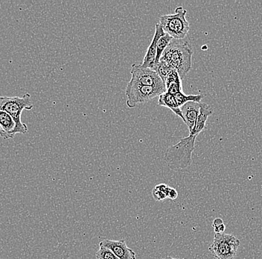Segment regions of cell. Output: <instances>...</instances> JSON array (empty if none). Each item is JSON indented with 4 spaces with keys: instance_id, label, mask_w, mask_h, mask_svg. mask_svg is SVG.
I'll use <instances>...</instances> for the list:
<instances>
[{
    "instance_id": "3",
    "label": "cell",
    "mask_w": 262,
    "mask_h": 259,
    "mask_svg": "<svg viewBox=\"0 0 262 259\" xmlns=\"http://www.w3.org/2000/svg\"><path fill=\"white\" fill-rule=\"evenodd\" d=\"M33 107L34 106L31 102V95L29 93H26L22 97L0 96V111L7 113L14 119L19 134H26L28 132L27 126L21 121L23 111L24 110L30 111Z\"/></svg>"
},
{
    "instance_id": "19",
    "label": "cell",
    "mask_w": 262,
    "mask_h": 259,
    "mask_svg": "<svg viewBox=\"0 0 262 259\" xmlns=\"http://www.w3.org/2000/svg\"><path fill=\"white\" fill-rule=\"evenodd\" d=\"M182 89H183V86H182L181 79L173 82L166 86V92L173 96L178 93L181 92Z\"/></svg>"
},
{
    "instance_id": "7",
    "label": "cell",
    "mask_w": 262,
    "mask_h": 259,
    "mask_svg": "<svg viewBox=\"0 0 262 259\" xmlns=\"http://www.w3.org/2000/svg\"><path fill=\"white\" fill-rule=\"evenodd\" d=\"M131 80L145 86L155 87L166 90L165 84L159 75L150 68H144L141 65H134L131 69Z\"/></svg>"
},
{
    "instance_id": "10",
    "label": "cell",
    "mask_w": 262,
    "mask_h": 259,
    "mask_svg": "<svg viewBox=\"0 0 262 259\" xmlns=\"http://www.w3.org/2000/svg\"><path fill=\"white\" fill-rule=\"evenodd\" d=\"M200 109H201V103H195V102H188L180 107L183 121L187 126L189 133L192 132L195 126L196 119L200 113Z\"/></svg>"
},
{
    "instance_id": "4",
    "label": "cell",
    "mask_w": 262,
    "mask_h": 259,
    "mask_svg": "<svg viewBox=\"0 0 262 259\" xmlns=\"http://www.w3.org/2000/svg\"><path fill=\"white\" fill-rule=\"evenodd\" d=\"M187 11L182 6L175 9L173 14H165L160 17V24L165 34L175 40H182L187 35L190 24L186 19Z\"/></svg>"
},
{
    "instance_id": "17",
    "label": "cell",
    "mask_w": 262,
    "mask_h": 259,
    "mask_svg": "<svg viewBox=\"0 0 262 259\" xmlns=\"http://www.w3.org/2000/svg\"><path fill=\"white\" fill-rule=\"evenodd\" d=\"M169 188L170 187L165 184L156 185L152 191L154 199L156 201H163L164 200L167 199Z\"/></svg>"
},
{
    "instance_id": "12",
    "label": "cell",
    "mask_w": 262,
    "mask_h": 259,
    "mask_svg": "<svg viewBox=\"0 0 262 259\" xmlns=\"http://www.w3.org/2000/svg\"><path fill=\"white\" fill-rule=\"evenodd\" d=\"M212 114L213 109L209 105L201 103V109H200V113L198 114V119H196L195 126H194L192 132L189 134L198 136L201 132H203L206 128L208 118Z\"/></svg>"
},
{
    "instance_id": "1",
    "label": "cell",
    "mask_w": 262,
    "mask_h": 259,
    "mask_svg": "<svg viewBox=\"0 0 262 259\" xmlns=\"http://www.w3.org/2000/svg\"><path fill=\"white\" fill-rule=\"evenodd\" d=\"M192 54V49L187 42L172 41L164 51L160 60L177 70L180 78L183 79L191 70Z\"/></svg>"
},
{
    "instance_id": "6",
    "label": "cell",
    "mask_w": 262,
    "mask_h": 259,
    "mask_svg": "<svg viewBox=\"0 0 262 259\" xmlns=\"http://www.w3.org/2000/svg\"><path fill=\"white\" fill-rule=\"evenodd\" d=\"M165 92H166V90L145 86L130 80L127 84L125 91L126 96H127V106L134 108L139 103H147Z\"/></svg>"
},
{
    "instance_id": "16",
    "label": "cell",
    "mask_w": 262,
    "mask_h": 259,
    "mask_svg": "<svg viewBox=\"0 0 262 259\" xmlns=\"http://www.w3.org/2000/svg\"><path fill=\"white\" fill-rule=\"evenodd\" d=\"M152 70H155L156 73L159 75V76L162 78L164 83L165 78H166L168 74L171 73L173 68H172L168 64H167L166 62L160 60L158 64H157V65L154 66Z\"/></svg>"
},
{
    "instance_id": "8",
    "label": "cell",
    "mask_w": 262,
    "mask_h": 259,
    "mask_svg": "<svg viewBox=\"0 0 262 259\" xmlns=\"http://www.w3.org/2000/svg\"><path fill=\"white\" fill-rule=\"evenodd\" d=\"M99 245L109 249L119 259H136V252L129 248L124 240H109L104 239Z\"/></svg>"
},
{
    "instance_id": "22",
    "label": "cell",
    "mask_w": 262,
    "mask_h": 259,
    "mask_svg": "<svg viewBox=\"0 0 262 259\" xmlns=\"http://www.w3.org/2000/svg\"><path fill=\"white\" fill-rule=\"evenodd\" d=\"M160 259H181V258H175V257L167 256V257H165V258H160Z\"/></svg>"
},
{
    "instance_id": "23",
    "label": "cell",
    "mask_w": 262,
    "mask_h": 259,
    "mask_svg": "<svg viewBox=\"0 0 262 259\" xmlns=\"http://www.w3.org/2000/svg\"><path fill=\"white\" fill-rule=\"evenodd\" d=\"M0 8H1V4H0Z\"/></svg>"
},
{
    "instance_id": "13",
    "label": "cell",
    "mask_w": 262,
    "mask_h": 259,
    "mask_svg": "<svg viewBox=\"0 0 262 259\" xmlns=\"http://www.w3.org/2000/svg\"><path fill=\"white\" fill-rule=\"evenodd\" d=\"M158 106H163V107L168 108L171 109L173 113L178 117L181 118L183 121V114H182L181 110L178 106L173 95L170 93L165 92L163 94L160 95L159 97Z\"/></svg>"
},
{
    "instance_id": "21",
    "label": "cell",
    "mask_w": 262,
    "mask_h": 259,
    "mask_svg": "<svg viewBox=\"0 0 262 259\" xmlns=\"http://www.w3.org/2000/svg\"><path fill=\"white\" fill-rule=\"evenodd\" d=\"M178 197V192L177 191V190L175 189V188L170 187L169 191H168V199L172 200V201H174V200H176Z\"/></svg>"
},
{
    "instance_id": "15",
    "label": "cell",
    "mask_w": 262,
    "mask_h": 259,
    "mask_svg": "<svg viewBox=\"0 0 262 259\" xmlns=\"http://www.w3.org/2000/svg\"><path fill=\"white\" fill-rule=\"evenodd\" d=\"M172 40H173V38H172L171 36L168 35V34H165L163 37H160L158 42V44H157V57H156L155 65H157V64L160 62V58H161L162 55H163L164 51L168 47V46L169 45Z\"/></svg>"
},
{
    "instance_id": "11",
    "label": "cell",
    "mask_w": 262,
    "mask_h": 259,
    "mask_svg": "<svg viewBox=\"0 0 262 259\" xmlns=\"http://www.w3.org/2000/svg\"><path fill=\"white\" fill-rule=\"evenodd\" d=\"M16 134H19V131L14 119L7 113L0 111V137L14 138Z\"/></svg>"
},
{
    "instance_id": "2",
    "label": "cell",
    "mask_w": 262,
    "mask_h": 259,
    "mask_svg": "<svg viewBox=\"0 0 262 259\" xmlns=\"http://www.w3.org/2000/svg\"><path fill=\"white\" fill-rule=\"evenodd\" d=\"M196 137L189 134L165 151L164 160L171 170H184L191 166Z\"/></svg>"
},
{
    "instance_id": "18",
    "label": "cell",
    "mask_w": 262,
    "mask_h": 259,
    "mask_svg": "<svg viewBox=\"0 0 262 259\" xmlns=\"http://www.w3.org/2000/svg\"><path fill=\"white\" fill-rule=\"evenodd\" d=\"M96 256L97 259H119L112 251L101 245H99Z\"/></svg>"
},
{
    "instance_id": "5",
    "label": "cell",
    "mask_w": 262,
    "mask_h": 259,
    "mask_svg": "<svg viewBox=\"0 0 262 259\" xmlns=\"http://www.w3.org/2000/svg\"><path fill=\"white\" fill-rule=\"evenodd\" d=\"M240 240L232 234H214L209 250L216 259H235Z\"/></svg>"
},
{
    "instance_id": "9",
    "label": "cell",
    "mask_w": 262,
    "mask_h": 259,
    "mask_svg": "<svg viewBox=\"0 0 262 259\" xmlns=\"http://www.w3.org/2000/svg\"><path fill=\"white\" fill-rule=\"evenodd\" d=\"M163 28L160 24H156L155 33L154 35L152 42L147 49L146 54H145V58L143 59V62L141 64V67L144 68H153L155 65L156 57H157V44H158L159 40L160 37L165 35Z\"/></svg>"
},
{
    "instance_id": "20",
    "label": "cell",
    "mask_w": 262,
    "mask_h": 259,
    "mask_svg": "<svg viewBox=\"0 0 262 259\" xmlns=\"http://www.w3.org/2000/svg\"><path fill=\"white\" fill-rule=\"evenodd\" d=\"M212 227L214 234H222L225 232L226 226L221 218H216L212 223Z\"/></svg>"
},
{
    "instance_id": "14",
    "label": "cell",
    "mask_w": 262,
    "mask_h": 259,
    "mask_svg": "<svg viewBox=\"0 0 262 259\" xmlns=\"http://www.w3.org/2000/svg\"><path fill=\"white\" fill-rule=\"evenodd\" d=\"M175 99L178 106L181 107L183 105L188 103V102H195V103H201L204 96L203 95H186L183 91L177 93L174 95Z\"/></svg>"
}]
</instances>
